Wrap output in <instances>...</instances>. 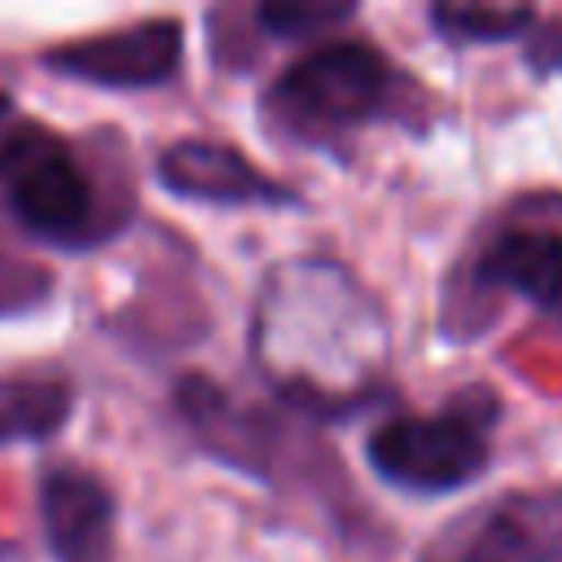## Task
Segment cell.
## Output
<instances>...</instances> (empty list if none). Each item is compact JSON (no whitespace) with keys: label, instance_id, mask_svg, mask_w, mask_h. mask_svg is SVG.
Returning a JSON list of instances; mask_svg holds the SVG:
<instances>
[{"label":"cell","instance_id":"obj_1","mask_svg":"<svg viewBox=\"0 0 562 562\" xmlns=\"http://www.w3.org/2000/svg\"><path fill=\"white\" fill-rule=\"evenodd\" d=\"M382 325L369 299L325 259L268 272L255 307V360L299 404L325 408L373 369Z\"/></svg>","mask_w":562,"mask_h":562},{"label":"cell","instance_id":"obj_2","mask_svg":"<svg viewBox=\"0 0 562 562\" xmlns=\"http://www.w3.org/2000/svg\"><path fill=\"white\" fill-rule=\"evenodd\" d=\"M0 198L40 241L88 250L127 224L123 202H101L88 167L44 127H22L0 149Z\"/></svg>","mask_w":562,"mask_h":562},{"label":"cell","instance_id":"obj_3","mask_svg":"<svg viewBox=\"0 0 562 562\" xmlns=\"http://www.w3.org/2000/svg\"><path fill=\"white\" fill-rule=\"evenodd\" d=\"M391 92L395 66L378 48L360 40H334L285 66L268 88L263 110L285 136L329 140L386 114Z\"/></svg>","mask_w":562,"mask_h":562},{"label":"cell","instance_id":"obj_4","mask_svg":"<svg viewBox=\"0 0 562 562\" xmlns=\"http://www.w3.org/2000/svg\"><path fill=\"white\" fill-rule=\"evenodd\" d=\"M364 457L391 487L422 496L457 492L487 470V417L465 404L430 417H395L369 435Z\"/></svg>","mask_w":562,"mask_h":562},{"label":"cell","instance_id":"obj_5","mask_svg":"<svg viewBox=\"0 0 562 562\" xmlns=\"http://www.w3.org/2000/svg\"><path fill=\"white\" fill-rule=\"evenodd\" d=\"M417 562H562V492H509L474 505Z\"/></svg>","mask_w":562,"mask_h":562},{"label":"cell","instance_id":"obj_6","mask_svg":"<svg viewBox=\"0 0 562 562\" xmlns=\"http://www.w3.org/2000/svg\"><path fill=\"white\" fill-rule=\"evenodd\" d=\"M184 53V26L176 18H145L119 31H101L44 53L53 75L97 88H154L167 83Z\"/></svg>","mask_w":562,"mask_h":562},{"label":"cell","instance_id":"obj_7","mask_svg":"<svg viewBox=\"0 0 562 562\" xmlns=\"http://www.w3.org/2000/svg\"><path fill=\"white\" fill-rule=\"evenodd\" d=\"M158 184L189 202L211 206H290L294 193L263 176L246 154L220 140H176L154 162Z\"/></svg>","mask_w":562,"mask_h":562},{"label":"cell","instance_id":"obj_8","mask_svg":"<svg viewBox=\"0 0 562 562\" xmlns=\"http://www.w3.org/2000/svg\"><path fill=\"white\" fill-rule=\"evenodd\" d=\"M40 522L53 562H114V496L92 470H44Z\"/></svg>","mask_w":562,"mask_h":562},{"label":"cell","instance_id":"obj_9","mask_svg":"<svg viewBox=\"0 0 562 562\" xmlns=\"http://www.w3.org/2000/svg\"><path fill=\"white\" fill-rule=\"evenodd\" d=\"M479 277L531 299L536 307L558 312L562 307V233H553V228H509V233H501L483 250Z\"/></svg>","mask_w":562,"mask_h":562},{"label":"cell","instance_id":"obj_10","mask_svg":"<svg viewBox=\"0 0 562 562\" xmlns=\"http://www.w3.org/2000/svg\"><path fill=\"white\" fill-rule=\"evenodd\" d=\"M75 408V391L57 378L0 382V448L53 439Z\"/></svg>","mask_w":562,"mask_h":562},{"label":"cell","instance_id":"obj_11","mask_svg":"<svg viewBox=\"0 0 562 562\" xmlns=\"http://www.w3.org/2000/svg\"><path fill=\"white\" fill-rule=\"evenodd\" d=\"M430 22L448 40L496 44V40H514L518 31H527L536 22V13L531 9H496V4H435Z\"/></svg>","mask_w":562,"mask_h":562},{"label":"cell","instance_id":"obj_12","mask_svg":"<svg viewBox=\"0 0 562 562\" xmlns=\"http://www.w3.org/2000/svg\"><path fill=\"white\" fill-rule=\"evenodd\" d=\"M351 13L356 4H342V0H268L255 9V22L277 40H303L338 22H351Z\"/></svg>","mask_w":562,"mask_h":562},{"label":"cell","instance_id":"obj_13","mask_svg":"<svg viewBox=\"0 0 562 562\" xmlns=\"http://www.w3.org/2000/svg\"><path fill=\"white\" fill-rule=\"evenodd\" d=\"M0 562H26V553L13 540H0Z\"/></svg>","mask_w":562,"mask_h":562},{"label":"cell","instance_id":"obj_14","mask_svg":"<svg viewBox=\"0 0 562 562\" xmlns=\"http://www.w3.org/2000/svg\"><path fill=\"white\" fill-rule=\"evenodd\" d=\"M9 114V92H0V119Z\"/></svg>","mask_w":562,"mask_h":562}]
</instances>
